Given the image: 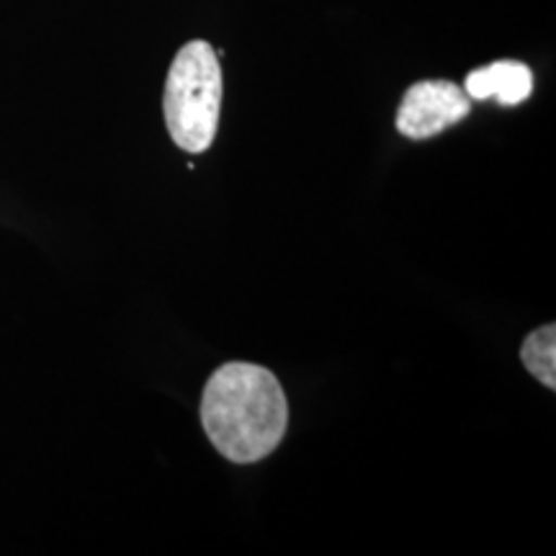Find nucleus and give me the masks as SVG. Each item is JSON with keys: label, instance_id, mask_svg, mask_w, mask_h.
I'll use <instances>...</instances> for the list:
<instances>
[{"label": "nucleus", "instance_id": "4", "mask_svg": "<svg viewBox=\"0 0 556 556\" xmlns=\"http://www.w3.org/2000/svg\"><path fill=\"white\" fill-rule=\"evenodd\" d=\"M533 90V75L523 62L503 60L479 67L464 80V93L471 101L495 99L500 106H518Z\"/></svg>", "mask_w": 556, "mask_h": 556}, {"label": "nucleus", "instance_id": "1", "mask_svg": "<svg viewBox=\"0 0 556 556\" xmlns=\"http://www.w3.org/2000/svg\"><path fill=\"white\" fill-rule=\"evenodd\" d=\"M201 422L222 456L232 464H255L274 454L287 435L289 402L270 368L229 361L206 381Z\"/></svg>", "mask_w": 556, "mask_h": 556}, {"label": "nucleus", "instance_id": "3", "mask_svg": "<svg viewBox=\"0 0 556 556\" xmlns=\"http://www.w3.org/2000/svg\"><path fill=\"white\" fill-rule=\"evenodd\" d=\"M471 99L451 80H422L407 88L397 111V129L407 139H430L467 119Z\"/></svg>", "mask_w": 556, "mask_h": 556}, {"label": "nucleus", "instance_id": "5", "mask_svg": "<svg viewBox=\"0 0 556 556\" xmlns=\"http://www.w3.org/2000/svg\"><path fill=\"white\" fill-rule=\"evenodd\" d=\"M520 361L541 384L556 389V325L533 330L520 348Z\"/></svg>", "mask_w": 556, "mask_h": 556}, {"label": "nucleus", "instance_id": "2", "mask_svg": "<svg viewBox=\"0 0 556 556\" xmlns=\"http://www.w3.org/2000/svg\"><path fill=\"white\" fill-rule=\"evenodd\" d=\"M219 106V54L206 41H189L180 47L165 80L163 114L173 142L191 155L206 152L217 137Z\"/></svg>", "mask_w": 556, "mask_h": 556}]
</instances>
